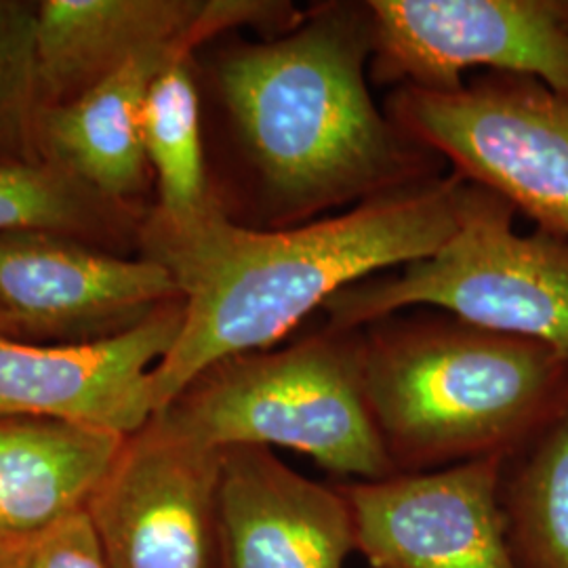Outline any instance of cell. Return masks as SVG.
<instances>
[{"label": "cell", "mask_w": 568, "mask_h": 568, "mask_svg": "<svg viewBox=\"0 0 568 568\" xmlns=\"http://www.w3.org/2000/svg\"><path fill=\"white\" fill-rule=\"evenodd\" d=\"M501 508L518 568H568V413L509 459Z\"/></svg>", "instance_id": "ac0fdd59"}, {"label": "cell", "mask_w": 568, "mask_h": 568, "mask_svg": "<svg viewBox=\"0 0 568 568\" xmlns=\"http://www.w3.org/2000/svg\"><path fill=\"white\" fill-rule=\"evenodd\" d=\"M182 297L124 333L82 344L0 337V417L30 415L131 436L154 417L152 371L173 347Z\"/></svg>", "instance_id": "7c38bea8"}, {"label": "cell", "mask_w": 568, "mask_h": 568, "mask_svg": "<svg viewBox=\"0 0 568 568\" xmlns=\"http://www.w3.org/2000/svg\"><path fill=\"white\" fill-rule=\"evenodd\" d=\"M143 148L159 183V203L152 206L156 215L180 224L217 199L206 175L192 58L175 61L152 84L143 105Z\"/></svg>", "instance_id": "e0dca14e"}, {"label": "cell", "mask_w": 568, "mask_h": 568, "mask_svg": "<svg viewBox=\"0 0 568 568\" xmlns=\"http://www.w3.org/2000/svg\"><path fill=\"white\" fill-rule=\"evenodd\" d=\"M161 413L220 450L288 448L344 480L396 474L366 403L361 328L222 361Z\"/></svg>", "instance_id": "277c9868"}, {"label": "cell", "mask_w": 568, "mask_h": 568, "mask_svg": "<svg viewBox=\"0 0 568 568\" xmlns=\"http://www.w3.org/2000/svg\"><path fill=\"white\" fill-rule=\"evenodd\" d=\"M304 18L270 0H42L37 51L42 108L81 98L145 51L199 49L227 30L253 26L291 30Z\"/></svg>", "instance_id": "8fae6325"}, {"label": "cell", "mask_w": 568, "mask_h": 568, "mask_svg": "<svg viewBox=\"0 0 568 568\" xmlns=\"http://www.w3.org/2000/svg\"><path fill=\"white\" fill-rule=\"evenodd\" d=\"M180 300L178 284L148 257H122L47 232L0 234V307L18 337L82 344L143 323Z\"/></svg>", "instance_id": "30bf717a"}, {"label": "cell", "mask_w": 568, "mask_h": 568, "mask_svg": "<svg viewBox=\"0 0 568 568\" xmlns=\"http://www.w3.org/2000/svg\"><path fill=\"white\" fill-rule=\"evenodd\" d=\"M39 2L0 0V163L42 161Z\"/></svg>", "instance_id": "d6986e66"}, {"label": "cell", "mask_w": 568, "mask_h": 568, "mask_svg": "<svg viewBox=\"0 0 568 568\" xmlns=\"http://www.w3.org/2000/svg\"><path fill=\"white\" fill-rule=\"evenodd\" d=\"M192 44L145 51L81 98L42 108L39 148L105 196L133 203L145 187L143 105L154 81L175 61L194 55Z\"/></svg>", "instance_id": "5bb4252c"}, {"label": "cell", "mask_w": 568, "mask_h": 568, "mask_svg": "<svg viewBox=\"0 0 568 568\" xmlns=\"http://www.w3.org/2000/svg\"><path fill=\"white\" fill-rule=\"evenodd\" d=\"M371 74L455 91L467 70L527 77L568 93V0H368Z\"/></svg>", "instance_id": "ba28073f"}, {"label": "cell", "mask_w": 568, "mask_h": 568, "mask_svg": "<svg viewBox=\"0 0 568 568\" xmlns=\"http://www.w3.org/2000/svg\"><path fill=\"white\" fill-rule=\"evenodd\" d=\"M124 440L49 417H0V539L84 511Z\"/></svg>", "instance_id": "9a60e30c"}, {"label": "cell", "mask_w": 568, "mask_h": 568, "mask_svg": "<svg viewBox=\"0 0 568 568\" xmlns=\"http://www.w3.org/2000/svg\"><path fill=\"white\" fill-rule=\"evenodd\" d=\"M462 178H432L284 227H248L220 199L187 222L143 215L138 248L178 284L182 331L152 371L154 415L222 361L272 349L331 297L426 260L457 230Z\"/></svg>", "instance_id": "6da1fadb"}, {"label": "cell", "mask_w": 568, "mask_h": 568, "mask_svg": "<svg viewBox=\"0 0 568 568\" xmlns=\"http://www.w3.org/2000/svg\"><path fill=\"white\" fill-rule=\"evenodd\" d=\"M143 215L47 159L0 163V234L47 232L100 248L121 246L138 244Z\"/></svg>", "instance_id": "2e32d148"}, {"label": "cell", "mask_w": 568, "mask_h": 568, "mask_svg": "<svg viewBox=\"0 0 568 568\" xmlns=\"http://www.w3.org/2000/svg\"><path fill=\"white\" fill-rule=\"evenodd\" d=\"M0 568H110L87 511L0 539Z\"/></svg>", "instance_id": "ffe728a7"}, {"label": "cell", "mask_w": 568, "mask_h": 568, "mask_svg": "<svg viewBox=\"0 0 568 568\" xmlns=\"http://www.w3.org/2000/svg\"><path fill=\"white\" fill-rule=\"evenodd\" d=\"M387 116L453 173L568 241V93L487 74L455 91L398 87Z\"/></svg>", "instance_id": "8992f818"}, {"label": "cell", "mask_w": 568, "mask_h": 568, "mask_svg": "<svg viewBox=\"0 0 568 568\" xmlns=\"http://www.w3.org/2000/svg\"><path fill=\"white\" fill-rule=\"evenodd\" d=\"M514 220L506 199L462 180L457 230L445 246L331 297L326 326L358 331L424 305L568 361V241L541 227L523 234Z\"/></svg>", "instance_id": "5b68a950"}, {"label": "cell", "mask_w": 568, "mask_h": 568, "mask_svg": "<svg viewBox=\"0 0 568 568\" xmlns=\"http://www.w3.org/2000/svg\"><path fill=\"white\" fill-rule=\"evenodd\" d=\"M363 331L366 403L396 474L511 459L568 413V361L453 316Z\"/></svg>", "instance_id": "3957f363"}, {"label": "cell", "mask_w": 568, "mask_h": 568, "mask_svg": "<svg viewBox=\"0 0 568 568\" xmlns=\"http://www.w3.org/2000/svg\"><path fill=\"white\" fill-rule=\"evenodd\" d=\"M508 459L337 483L366 568H518L501 508Z\"/></svg>", "instance_id": "9c48e42d"}, {"label": "cell", "mask_w": 568, "mask_h": 568, "mask_svg": "<svg viewBox=\"0 0 568 568\" xmlns=\"http://www.w3.org/2000/svg\"><path fill=\"white\" fill-rule=\"evenodd\" d=\"M0 337H13V339H18V331H16V325L11 323V318L7 316V312L0 307Z\"/></svg>", "instance_id": "44dd1931"}, {"label": "cell", "mask_w": 568, "mask_h": 568, "mask_svg": "<svg viewBox=\"0 0 568 568\" xmlns=\"http://www.w3.org/2000/svg\"><path fill=\"white\" fill-rule=\"evenodd\" d=\"M371 60L366 2H331L281 37L230 47L217 61L220 98L274 227L436 178L434 154L373 102Z\"/></svg>", "instance_id": "7a4b0ae2"}, {"label": "cell", "mask_w": 568, "mask_h": 568, "mask_svg": "<svg viewBox=\"0 0 568 568\" xmlns=\"http://www.w3.org/2000/svg\"><path fill=\"white\" fill-rule=\"evenodd\" d=\"M225 568H345L356 551L352 509L323 485L264 447L222 455Z\"/></svg>", "instance_id": "4fadbf2b"}, {"label": "cell", "mask_w": 568, "mask_h": 568, "mask_svg": "<svg viewBox=\"0 0 568 568\" xmlns=\"http://www.w3.org/2000/svg\"><path fill=\"white\" fill-rule=\"evenodd\" d=\"M222 455L156 413L87 506L110 568H225Z\"/></svg>", "instance_id": "52a82bcc"}]
</instances>
